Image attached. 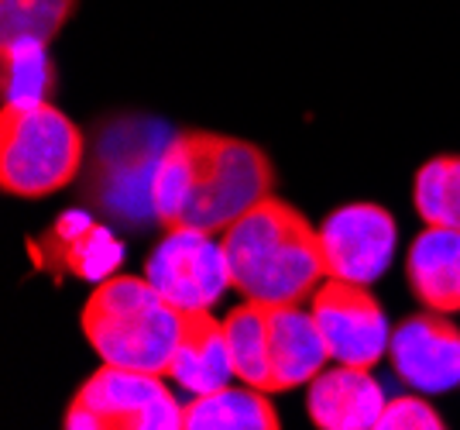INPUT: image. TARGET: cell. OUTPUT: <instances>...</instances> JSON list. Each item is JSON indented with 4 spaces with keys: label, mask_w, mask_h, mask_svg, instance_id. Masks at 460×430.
Listing matches in <instances>:
<instances>
[{
    "label": "cell",
    "mask_w": 460,
    "mask_h": 430,
    "mask_svg": "<svg viewBox=\"0 0 460 430\" xmlns=\"http://www.w3.org/2000/svg\"><path fill=\"white\" fill-rule=\"evenodd\" d=\"M172 131L152 118L114 121L100 131L93 152V183L90 193L96 207L114 214L124 224L141 228L155 217V169L172 145Z\"/></svg>",
    "instance_id": "cell-5"
},
{
    "label": "cell",
    "mask_w": 460,
    "mask_h": 430,
    "mask_svg": "<svg viewBox=\"0 0 460 430\" xmlns=\"http://www.w3.org/2000/svg\"><path fill=\"white\" fill-rule=\"evenodd\" d=\"M388 358L409 390L422 396L450 392L460 386V327L450 313H412L392 331Z\"/></svg>",
    "instance_id": "cell-10"
},
{
    "label": "cell",
    "mask_w": 460,
    "mask_h": 430,
    "mask_svg": "<svg viewBox=\"0 0 460 430\" xmlns=\"http://www.w3.org/2000/svg\"><path fill=\"white\" fill-rule=\"evenodd\" d=\"M179 407L162 375L103 365L76 390L62 427L69 430H186Z\"/></svg>",
    "instance_id": "cell-6"
},
{
    "label": "cell",
    "mask_w": 460,
    "mask_h": 430,
    "mask_svg": "<svg viewBox=\"0 0 460 430\" xmlns=\"http://www.w3.org/2000/svg\"><path fill=\"white\" fill-rule=\"evenodd\" d=\"M145 279L175 310H213L234 290L224 241L199 228H169L145 258Z\"/></svg>",
    "instance_id": "cell-7"
},
{
    "label": "cell",
    "mask_w": 460,
    "mask_h": 430,
    "mask_svg": "<svg viewBox=\"0 0 460 430\" xmlns=\"http://www.w3.org/2000/svg\"><path fill=\"white\" fill-rule=\"evenodd\" d=\"M186 156V203L175 228H199L224 235L237 217H244L271 193V158L244 138L186 131L179 135Z\"/></svg>",
    "instance_id": "cell-3"
},
{
    "label": "cell",
    "mask_w": 460,
    "mask_h": 430,
    "mask_svg": "<svg viewBox=\"0 0 460 430\" xmlns=\"http://www.w3.org/2000/svg\"><path fill=\"white\" fill-rule=\"evenodd\" d=\"M309 303H313L309 310L323 331L330 362L354 365V369H375L388 354L392 327H388L385 307L371 296L367 286L344 282V279H323Z\"/></svg>",
    "instance_id": "cell-9"
},
{
    "label": "cell",
    "mask_w": 460,
    "mask_h": 430,
    "mask_svg": "<svg viewBox=\"0 0 460 430\" xmlns=\"http://www.w3.org/2000/svg\"><path fill=\"white\" fill-rule=\"evenodd\" d=\"M234 358L230 341L220 320H213L210 310H196L182 317V337L169 365V379L190 396H207L230 386L234 379Z\"/></svg>",
    "instance_id": "cell-14"
},
{
    "label": "cell",
    "mask_w": 460,
    "mask_h": 430,
    "mask_svg": "<svg viewBox=\"0 0 460 430\" xmlns=\"http://www.w3.org/2000/svg\"><path fill=\"white\" fill-rule=\"evenodd\" d=\"M326 362H330V352L313 310H303V303L269 307L271 392L306 386L326 369Z\"/></svg>",
    "instance_id": "cell-12"
},
{
    "label": "cell",
    "mask_w": 460,
    "mask_h": 430,
    "mask_svg": "<svg viewBox=\"0 0 460 430\" xmlns=\"http://www.w3.org/2000/svg\"><path fill=\"white\" fill-rule=\"evenodd\" d=\"M186 430H279V413L269 392L241 382L237 390L224 386L207 396H192L182 417Z\"/></svg>",
    "instance_id": "cell-16"
},
{
    "label": "cell",
    "mask_w": 460,
    "mask_h": 430,
    "mask_svg": "<svg viewBox=\"0 0 460 430\" xmlns=\"http://www.w3.org/2000/svg\"><path fill=\"white\" fill-rule=\"evenodd\" d=\"M405 279L409 290L426 310L460 313V231L457 228H433L416 235L405 255Z\"/></svg>",
    "instance_id": "cell-15"
},
{
    "label": "cell",
    "mask_w": 460,
    "mask_h": 430,
    "mask_svg": "<svg viewBox=\"0 0 460 430\" xmlns=\"http://www.w3.org/2000/svg\"><path fill=\"white\" fill-rule=\"evenodd\" d=\"M182 317L141 275H107L83 307V334L103 365L169 375Z\"/></svg>",
    "instance_id": "cell-2"
},
{
    "label": "cell",
    "mask_w": 460,
    "mask_h": 430,
    "mask_svg": "<svg viewBox=\"0 0 460 430\" xmlns=\"http://www.w3.org/2000/svg\"><path fill=\"white\" fill-rule=\"evenodd\" d=\"M76 0H0V45L4 41H52L73 18Z\"/></svg>",
    "instance_id": "cell-20"
},
{
    "label": "cell",
    "mask_w": 460,
    "mask_h": 430,
    "mask_svg": "<svg viewBox=\"0 0 460 430\" xmlns=\"http://www.w3.org/2000/svg\"><path fill=\"white\" fill-rule=\"evenodd\" d=\"M41 269L69 273L86 282H103L124 262V245L111 228L96 224L83 211H66L56 224L41 235V248H35Z\"/></svg>",
    "instance_id": "cell-11"
},
{
    "label": "cell",
    "mask_w": 460,
    "mask_h": 430,
    "mask_svg": "<svg viewBox=\"0 0 460 430\" xmlns=\"http://www.w3.org/2000/svg\"><path fill=\"white\" fill-rule=\"evenodd\" d=\"M234 290L265 303H306L326 279L320 231L279 196H265L220 235Z\"/></svg>",
    "instance_id": "cell-1"
},
{
    "label": "cell",
    "mask_w": 460,
    "mask_h": 430,
    "mask_svg": "<svg viewBox=\"0 0 460 430\" xmlns=\"http://www.w3.org/2000/svg\"><path fill=\"white\" fill-rule=\"evenodd\" d=\"M224 331L230 341V358L241 382L254 390L271 392V365H269V307L244 300L234 307L224 320Z\"/></svg>",
    "instance_id": "cell-18"
},
{
    "label": "cell",
    "mask_w": 460,
    "mask_h": 430,
    "mask_svg": "<svg viewBox=\"0 0 460 430\" xmlns=\"http://www.w3.org/2000/svg\"><path fill=\"white\" fill-rule=\"evenodd\" d=\"M83 131L52 103L0 111V186L21 200L66 190L83 169Z\"/></svg>",
    "instance_id": "cell-4"
},
{
    "label": "cell",
    "mask_w": 460,
    "mask_h": 430,
    "mask_svg": "<svg viewBox=\"0 0 460 430\" xmlns=\"http://www.w3.org/2000/svg\"><path fill=\"white\" fill-rule=\"evenodd\" d=\"M56 90V66L49 41L21 39L0 45V94L4 107H39Z\"/></svg>",
    "instance_id": "cell-17"
},
{
    "label": "cell",
    "mask_w": 460,
    "mask_h": 430,
    "mask_svg": "<svg viewBox=\"0 0 460 430\" xmlns=\"http://www.w3.org/2000/svg\"><path fill=\"white\" fill-rule=\"evenodd\" d=\"M443 417L422 396H395L385 399V410L375 430H443Z\"/></svg>",
    "instance_id": "cell-21"
},
{
    "label": "cell",
    "mask_w": 460,
    "mask_h": 430,
    "mask_svg": "<svg viewBox=\"0 0 460 430\" xmlns=\"http://www.w3.org/2000/svg\"><path fill=\"white\" fill-rule=\"evenodd\" d=\"M412 203L422 224L460 231V156L429 158L416 173Z\"/></svg>",
    "instance_id": "cell-19"
},
{
    "label": "cell",
    "mask_w": 460,
    "mask_h": 430,
    "mask_svg": "<svg viewBox=\"0 0 460 430\" xmlns=\"http://www.w3.org/2000/svg\"><path fill=\"white\" fill-rule=\"evenodd\" d=\"M316 231H320L326 279H344L358 286L378 282L388 273L399 245L395 217L367 200L341 203L323 217Z\"/></svg>",
    "instance_id": "cell-8"
},
{
    "label": "cell",
    "mask_w": 460,
    "mask_h": 430,
    "mask_svg": "<svg viewBox=\"0 0 460 430\" xmlns=\"http://www.w3.org/2000/svg\"><path fill=\"white\" fill-rule=\"evenodd\" d=\"M306 410L320 430H375L385 410V392L371 369L337 365L309 382Z\"/></svg>",
    "instance_id": "cell-13"
}]
</instances>
